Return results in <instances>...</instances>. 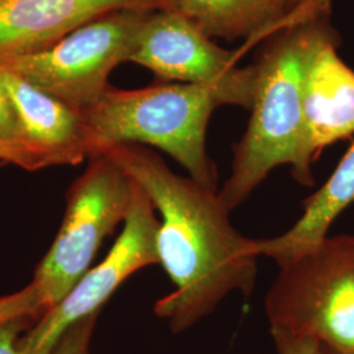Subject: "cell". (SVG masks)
Segmentation results:
<instances>
[{
  "instance_id": "cell-1",
  "label": "cell",
  "mask_w": 354,
  "mask_h": 354,
  "mask_svg": "<svg viewBox=\"0 0 354 354\" xmlns=\"http://www.w3.org/2000/svg\"><path fill=\"white\" fill-rule=\"evenodd\" d=\"M102 153L127 172L159 212V264L175 289L155 304L153 311L174 333L209 317L230 292L252 294L260 256L254 239L231 225V212L218 190L177 175L142 145H117Z\"/></svg>"
},
{
  "instance_id": "cell-2",
  "label": "cell",
  "mask_w": 354,
  "mask_h": 354,
  "mask_svg": "<svg viewBox=\"0 0 354 354\" xmlns=\"http://www.w3.org/2000/svg\"><path fill=\"white\" fill-rule=\"evenodd\" d=\"M329 0H310L304 12L268 42L256 66L251 118L234 149L231 174L219 198L232 212L268 175L289 165L294 178L306 187L315 180L304 122V77L317 42L333 26Z\"/></svg>"
},
{
  "instance_id": "cell-3",
  "label": "cell",
  "mask_w": 354,
  "mask_h": 354,
  "mask_svg": "<svg viewBox=\"0 0 354 354\" xmlns=\"http://www.w3.org/2000/svg\"><path fill=\"white\" fill-rule=\"evenodd\" d=\"M256 66L215 84L169 83L140 89H106L83 112L88 158L124 143L167 152L192 178L216 189L214 162L206 151V129L218 106L252 108Z\"/></svg>"
},
{
  "instance_id": "cell-4",
  "label": "cell",
  "mask_w": 354,
  "mask_h": 354,
  "mask_svg": "<svg viewBox=\"0 0 354 354\" xmlns=\"http://www.w3.org/2000/svg\"><path fill=\"white\" fill-rule=\"evenodd\" d=\"M264 310L270 330L354 354V232L327 235L279 266Z\"/></svg>"
},
{
  "instance_id": "cell-5",
  "label": "cell",
  "mask_w": 354,
  "mask_h": 354,
  "mask_svg": "<svg viewBox=\"0 0 354 354\" xmlns=\"http://www.w3.org/2000/svg\"><path fill=\"white\" fill-rule=\"evenodd\" d=\"M136 184L111 158H89L84 174L68 192L62 226L39 263L33 283L45 311L59 304L91 268L102 241L125 221Z\"/></svg>"
},
{
  "instance_id": "cell-6",
  "label": "cell",
  "mask_w": 354,
  "mask_h": 354,
  "mask_svg": "<svg viewBox=\"0 0 354 354\" xmlns=\"http://www.w3.org/2000/svg\"><path fill=\"white\" fill-rule=\"evenodd\" d=\"M145 11H120L88 23L45 50L0 57V67L84 112L109 88L118 64L130 62Z\"/></svg>"
},
{
  "instance_id": "cell-7",
  "label": "cell",
  "mask_w": 354,
  "mask_h": 354,
  "mask_svg": "<svg viewBox=\"0 0 354 354\" xmlns=\"http://www.w3.org/2000/svg\"><path fill=\"white\" fill-rule=\"evenodd\" d=\"M124 222L121 235L102 263L89 268L64 299L42 313L33 328L20 339L26 354H53L67 329L99 314L111 295L131 274L142 268L159 264V219L151 200L137 184Z\"/></svg>"
},
{
  "instance_id": "cell-8",
  "label": "cell",
  "mask_w": 354,
  "mask_h": 354,
  "mask_svg": "<svg viewBox=\"0 0 354 354\" xmlns=\"http://www.w3.org/2000/svg\"><path fill=\"white\" fill-rule=\"evenodd\" d=\"M212 37L176 10L153 11L142 21L130 62L162 80L215 84L241 74V51L219 48Z\"/></svg>"
},
{
  "instance_id": "cell-9",
  "label": "cell",
  "mask_w": 354,
  "mask_h": 354,
  "mask_svg": "<svg viewBox=\"0 0 354 354\" xmlns=\"http://www.w3.org/2000/svg\"><path fill=\"white\" fill-rule=\"evenodd\" d=\"M176 10V0H0V57L45 50L102 16Z\"/></svg>"
},
{
  "instance_id": "cell-10",
  "label": "cell",
  "mask_w": 354,
  "mask_h": 354,
  "mask_svg": "<svg viewBox=\"0 0 354 354\" xmlns=\"http://www.w3.org/2000/svg\"><path fill=\"white\" fill-rule=\"evenodd\" d=\"M23 143L44 167L75 165L88 158L83 112L0 67Z\"/></svg>"
},
{
  "instance_id": "cell-11",
  "label": "cell",
  "mask_w": 354,
  "mask_h": 354,
  "mask_svg": "<svg viewBox=\"0 0 354 354\" xmlns=\"http://www.w3.org/2000/svg\"><path fill=\"white\" fill-rule=\"evenodd\" d=\"M337 44L333 29L317 42L304 71V131L314 159L354 134V71L339 57Z\"/></svg>"
},
{
  "instance_id": "cell-12",
  "label": "cell",
  "mask_w": 354,
  "mask_h": 354,
  "mask_svg": "<svg viewBox=\"0 0 354 354\" xmlns=\"http://www.w3.org/2000/svg\"><path fill=\"white\" fill-rule=\"evenodd\" d=\"M354 203V140L328 180L304 200V213L279 236L254 239L259 256L288 264L328 235L329 228Z\"/></svg>"
},
{
  "instance_id": "cell-13",
  "label": "cell",
  "mask_w": 354,
  "mask_h": 354,
  "mask_svg": "<svg viewBox=\"0 0 354 354\" xmlns=\"http://www.w3.org/2000/svg\"><path fill=\"white\" fill-rule=\"evenodd\" d=\"M310 0H176V11L187 16L209 37L273 36L304 12Z\"/></svg>"
},
{
  "instance_id": "cell-14",
  "label": "cell",
  "mask_w": 354,
  "mask_h": 354,
  "mask_svg": "<svg viewBox=\"0 0 354 354\" xmlns=\"http://www.w3.org/2000/svg\"><path fill=\"white\" fill-rule=\"evenodd\" d=\"M45 313V304L37 286L30 282L26 289L0 298V326Z\"/></svg>"
},
{
  "instance_id": "cell-15",
  "label": "cell",
  "mask_w": 354,
  "mask_h": 354,
  "mask_svg": "<svg viewBox=\"0 0 354 354\" xmlns=\"http://www.w3.org/2000/svg\"><path fill=\"white\" fill-rule=\"evenodd\" d=\"M97 315L87 317L67 329L53 354H89V342Z\"/></svg>"
},
{
  "instance_id": "cell-16",
  "label": "cell",
  "mask_w": 354,
  "mask_h": 354,
  "mask_svg": "<svg viewBox=\"0 0 354 354\" xmlns=\"http://www.w3.org/2000/svg\"><path fill=\"white\" fill-rule=\"evenodd\" d=\"M0 142L26 149L23 143V137H21L20 127L17 124L16 114L13 112L12 104L8 97L7 91L4 88L1 79H0Z\"/></svg>"
},
{
  "instance_id": "cell-17",
  "label": "cell",
  "mask_w": 354,
  "mask_h": 354,
  "mask_svg": "<svg viewBox=\"0 0 354 354\" xmlns=\"http://www.w3.org/2000/svg\"><path fill=\"white\" fill-rule=\"evenodd\" d=\"M277 354H319L317 342L282 330H270Z\"/></svg>"
},
{
  "instance_id": "cell-18",
  "label": "cell",
  "mask_w": 354,
  "mask_h": 354,
  "mask_svg": "<svg viewBox=\"0 0 354 354\" xmlns=\"http://www.w3.org/2000/svg\"><path fill=\"white\" fill-rule=\"evenodd\" d=\"M0 162L6 165H15L24 168L26 171H38L42 169L44 165L35 153L19 147L15 145H8L0 142Z\"/></svg>"
},
{
  "instance_id": "cell-19",
  "label": "cell",
  "mask_w": 354,
  "mask_h": 354,
  "mask_svg": "<svg viewBox=\"0 0 354 354\" xmlns=\"http://www.w3.org/2000/svg\"><path fill=\"white\" fill-rule=\"evenodd\" d=\"M26 324L28 319H19L0 326V354H26L19 340Z\"/></svg>"
},
{
  "instance_id": "cell-20",
  "label": "cell",
  "mask_w": 354,
  "mask_h": 354,
  "mask_svg": "<svg viewBox=\"0 0 354 354\" xmlns=\"http://www.w3.org/2000/svg\"><path fill=\"white\" fill-rule=\"evenodd\" d=\"M319 354H340V353H335V352H332V351H328V349H323V348H320V346H319Z\"/></svg>"
},
{
  "instance_id": "cell-21",
  "label": "cell",
  "mask_w": 354,
  "mask_h": 354,
  "mask_svg": "<svg viewBox=\"0 0 354 354\" xmlns=\"http://www.w3.org/2000/svg\"><path fill=\"white\" fill-rule=\"evenodd\" d=\"M6 165V163H3V162H0V167H3V165Z\"/></svg>"
}]
</instances>
